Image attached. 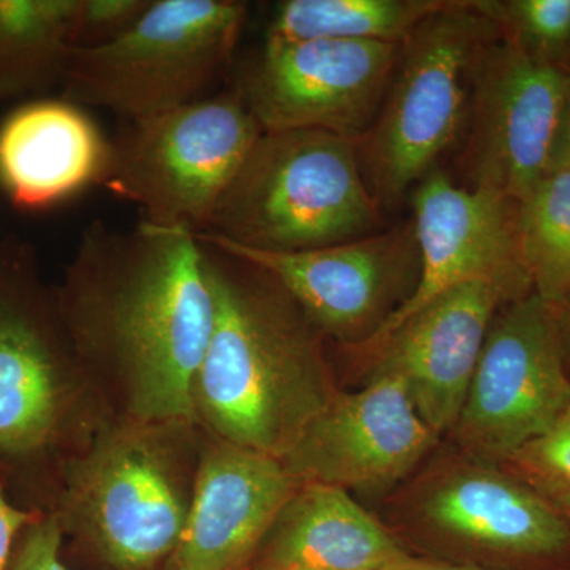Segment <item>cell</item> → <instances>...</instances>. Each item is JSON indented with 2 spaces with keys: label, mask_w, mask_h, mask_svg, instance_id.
Listing matches in <instances>:
<instances>
[{
  "label": "cell",
  "mask_w": 570,
  "mask_h": 570,
  "mask_svg": "<svg viewBox=\"0 0 570 570\" xmlns=\"http://www.w3.org/2000/svg\"><path fill=\"white\" fill-rule=\"evenodd\" d=\"M204 431L194 420L110 417L63 459L41 512L91 570H167L181 542Z\"/></svg>",
  "instance_id": "3957f363"
},
{
  "label": "cell",
  "mask_w": 570,
  "mask_h": 570,
  "mask_svg": "<svg viewBox=\"0 0 570 570\" xmlns=\"http://www.w3.org/2000/svg\"><path fill=\"white\" fill-rule=\"evenodd\" d=\"M200 243L214 322L194 379L195 422L283 460L340 392L325 337L268 272Z\"/></svg>",
  "instance_id": "7a4b0ae2"
},
{
  "label": "cell",
  "mask_w": 570,
  "mask_h": 570,
  "mask_svg": "<svg viewBox=\"0 0 570 570\" xmlns=\"http://www.w3.org/2000/svg\"><path fill=\"white\" fill-rule=\"evenodd\" d=\"M206 245L261 266L283 285L325 340L360 347L395 313L404 287L417 285L420 257L414 223L340 243L262 253L200 234Z\"/></svg>",
  "instance_id": "7c38bea8"
},
{
  "label": "cell",
  "mask_w": 570,
  "mask_h": 570,
  "mask_svg": "<svg viewBox=\"0 0 570 570\" xmlns=\"http://www.w3.org/2000/svg\"><path fill=\"white\" fill-rule=\"evenodd\" d=\"M412 204L420 257L417 285L358 348L374 346L428 303L461 284L491 281L517 299L532 292L521 257L517 202L459 186L433 168L420 181Z\"/></svg>",
  "instance_id": "4fadbf2b"
},
{
  "label": "cell",
  "mask_w": 570,
  "mask_h": 570,
  "mask_svg": "<svg viewBox=\"0 0 570 570\" xmlns=\"http://www.w3.org/2000/svg\"><path fill=\"white\" fill-rule=\"evenodd\" d=\"M2 238H3V236H2V235H0V242H2Z\"/></svg>",
  "instance_id": "d6a6232c"
},
{
  "label": "cell",
  "mask_w": 570,
  "mask_h": 570,
  "mask_svg": "<svg viewBox=\"0 0 570 570\" xmlns=\"http://www.w3.org/2000/svg\"><path fill=\"white\" fill-rule=\"evenodd\" d=\"M515 474V472H513ZM521 478V475H520ZM543 494L554 505L570 524V482L569 480L550 478H521Z\"/></svg>",
  "instance_id": "83f0119b"
},
{
  "label": "cell",
  "mask_w": 570,
  "mask_h": 570,
  "mask_svg": "<svg viewBox=\"0 0 570 570\" xmlns=\"http://www.w3.org/2000/svg\"><path fill=\"white\" fill-rule=\"evenodd\" d=\"M381 214L355 141L324 130H264L205 234L262 253H298L371 235Z\"/></svg>",
  "instance_id": "5b68a950"
},
{
  "label": "cell",
  "mask_w": 570,
  "mask_h": 570,
  "mask_svg": "<svg viewBox=\"0 0 570 570\" xmlns=\"http://www.w3.org/2000/svg\"><path fill=\"white\" fill-rule=\"evenodd\" d=\"M401 45L265 39L235 91L264 130H324L356 141L384 105Z\"/></svg>",
  "instance_id": "30bf717a"
},
{
  "label": "cell",
  "mask_w": 570,
  "mask_h": 570,
  "mask_svg": "<svg viewBox=\"0 0 570 570\" xmlns=\"http://www.w3.org/2000/svg\"><path fill=\"white\" fill-rule=\"evenodd\" d=\"M262 132L235 88L126 119L100 186L138 206L142 223L205 234Z\"/></svg>",
  "instance_id": "52a82bcc"
},
{
  "label": "cell",
  "mask_w": 570,
  "mask_h": 570,
  "mask_svg": "<svg viewBox=\"0 0 570 570\" xmlns=\"http://www.w3.org/2000/svg\"><path fill=\"white\" fill-rule=\"evenodd\" d=\"M62 550L58 521L51 513L43 512L22 531L7 570H71Z\"/></svg>",
  "instance_id": "484cf974"
},
{
  "label": "cell",
  "mask_w": 570,
  "mask_h": 570,
  "mask_svg": "<svg viewBox=\"0 0 570 570\" xmlns=\"http://www.w3.org/2000/svg\"><path fill=\"white\" fill-rule=\"evenodd\" d=\"M570 69L494 37L475 59L461 164L471 189L521 204L549 174Z\"/></svg>",
  "instance_id": "8fae6325"
},
{
  "label": "cell",
  "mask_w": 570,
  "mask_h": 570,
  "mask_svg": "<svg viewBox=\"0 0 570 570\" xmlns=\"http://www.w3.org/2000/svg\"><path fill=\"white\" fill-rule=\"evenodd\" d=\"M512 302L515 296L491 281L450 288L363 348L373 356V376L400 379L420 419L438 436L453 431L490 326Z\"/></svg>",
  "instance_id": "2e32d148"
},
{
  "label": "cell",
  "mask_w": 570,
  "mask_h": 570,
  "mask_svg": "<svg viewBox=\"0 0 570 570\" xmlns=\"http://www.w3.org/2000/svg\"><path fill=\"white\" fill-rule=\"evenodd\" d=\"M403 382L371 376L355 393L337 392L284 456L302 483L379 490L406 478L438 444Z\"/></svg>",
  "instance_id": "5bb4252c"
},
{
  "label": "cell",
  "mask_w": 570,
  "mask_h": 570,
  "mask_svg": "<svg viewBox=\"0 0 570 570\" xmlns=\"http://www.w3.org/2000/svg\"><path fill=\"white\" fill-rule=\"evenodd\" d=\"M110 419L63 325L36 247L0 242V468L41 510L56 468Z\"/></svg>",
  "instance_id": "277c9868"
},
{
  "label": "cell",
  "mask_w": 570,
  "mask_h": 570,
  "mask_svg": "<svg viewBox=\"0 0 570 570\" xmlns=\"http://www.w3.org/2000/svg\"><path fill=\"white\" fill-rule=\"evenodd\" d=\"M498 36L472 0H450L403 41L376 121L355 141L367 189L381 208L422 181L466 126L475 59Z\"/></svg>",
  "instance_id": "8992f818"
},
{
  "label": "cell",
  "mask_w": 570,
  "mask_h": 570,
  "mask_svg": "<svg viewBox=\"0 0 570 570\" xmlns=\"http://www.w3.org/2000/svg\"><path fill=\"white\" fill-rule=\"evenodd\" d=\"M55 294L110 417L195 422L194 379L214 322L197 234L148 223L121 230L96 220Z\"/></svg>",
  "instance_id": "6da1fadb"
},
{
  "label": "cell",
  "mask_w": 570,
  "mask_h": 570,
  "mask_svg": "<svg viewBox=\"0 0 570 570\" xmlns=\"http://www.w3.org/2000/svg\"><path fill=\"white\" fill-rule=\"evenodd\" d=\"M551 168H570V86L554 141L550 170Z\"/></svg>",
  "instance_id": "f1b7e54d"
},
{
  "label": "cell",
  "mask_w": 570,
  "mask_h": 570,
  "mask_svg": "<svg viewBox=\"0 0 570 570\" xmlns=\"http://www.w3.org/2000/svg\"><path fill=\"white\" fill-rule=\"evenodd\" d=\"M568 67L570 69V41H569V51H568Z\"/></svg>",
  "instance_id": "1f68e13d"
},
{
  "label": "cell",
  "mask_w": 570,
  "mask_h": 570,
  "mask_svg": "<svg viewBox=\"0 0 570 570\" xmlns=\"http://www.w3.org/2000/svg\"><path fill=\"white\" fill-rule=\"evenodd\" d=\"M448 0H284L266 29L269 40L403 43Z\"/></svg>",
  "instance_id": "44dd1931"
},
{
  "label": "cell",
  "mask_w": 570,
  "mask_h": 570,
  "mask_svg": "<svg viewBox=\"0 0 570 570\" xmlns=\"http://www.w3.org/2000/svg\"><path fill=\"white\" fill-rule=\"evenodd\" d=\"M407 551L348 491L303 483L250 570H382Z\"/></svg>",
  "instance_id": "d6986e66"
},
{
  "label": "cell",
  "mask_w": 570,
  "mask_h": 570,
  "mask_svg": "<svg viewBox=\"0 0 570 570\" xmlns=\"http://www.w3.org/2000/svg\"><path fill=\"white\" fill-rule=\"evenodd\" d=\"M558 322H560V335L562 351H564L566 365L570 363V295L558 306Z\"/></svg>",
  "instance_id": "4dcf8cb0"
},
{
  "label": "cell",
  "mask_w": 570,
  "mask_h": 570,
  "mask_svg": "<svg viewBox=\"0 0 570 570\" xmlns=\"http://www.w3.org/2000/svg\"><path fill=\"white\" fill-rule=\"evenodd\" d=\"M302 485L283 460L204 431L189 515L167 570L253 569L277 517Z\"/></svg>",
  "instance_id": "e0dca14e"
},
{
  "label": "cell",
  "mask_w": 570,
  "mask_h": 570,
  "mask_svg": "<svg viewBox=\"0 0 570 570\" xmlns=\"http://www.w3.org/2000/svg\"><path fill=\"white\" fill-rule=\"evenodd\" d=\"M472 6L528 58L568 67L570 0H472Z\"/></svg>",
  "instance_id": "603a6c76"
},
{
  "label": "cell",
  "mask_w": 570,
  "mask_h": 570,
  "mask_svg": "<svg viewBox=\"0 0 570 570\" xmlns=\"http://www.w3.org/2000/svg\"><path fill=\"white\" fill-rule=\"evenodd\" d=\"M41 510L26 508L11 498L9 478L0 468V570L9 569L11 554L22 531L39 519Z\"/></svg>",
  "instance_id": "4316f807"
},
{
  "label": "cell",
  "mask_w": 570,
  "mask_h": 570,
  "mask_svg": "<svg viewBox=\"0 0 570 570\" xmlns=\"http://www.w3.org/2000/svg\"><path fill=\"white\" fill-rule=\"evenodd\" d=\"M569 404L558 306L531 292L494 317L453 433L478 459L505 463Z\"/></svg>",
  "instance_id": "9c48e42d"
},
{
  "label": "cell",
  "mask_w": 570,
  "mask_h": 570,
  "mask_svg": "<svg viewBox=\"0 0 570 570\" xmlns=\"http://www.w3.org/2000/svg\"><path fill=\"white\" fill-rule=\"evenodd\" d=\"M110 140L81 105L37 99L0 124V189L22 212L61 204L102 184Z\"/></svg>",
  "instance_id": "ac0fdd59"
},
{
  "label": "cell",
  "mask_w": 570,
  "mask_h": 570,
  "mask_svg": "<svg viewBox=\"0 0 570 570\" xmlns=\"http://www.w3.org/2000/svg\"><path fill=\"white\" fill-rule=\"evenodd\" d=\"M78 0H0V105L62 86Z\"/></svg>",
  "instance_id": "ffe728a7"
},
{
  "label": "cell",
  "mask_w": 570,
  "mask_h": 570,
  "mask_svg": "<svg viewBox=\"0 0 570 570\" xmlns=\"http://www.w3.org/2000/svg\"><path fill=\"white\" fill-rule=\"evenodd\" d=\"M519 236L532 292L560 306L570 295V168H551L519 204Z\"/></svg>",
  "instance_id": "7402d4cb"
},
{
  "label": "cell",
  "mask_w": 570,
  "mask_h": 570,
  "mask_svg": "<svg viewBox=\"0 0 570 570\" xmlns=\"http://www.w3.org/2000/svg\"><path fill=\"white\" fill-rule=\"evenodd\" d=\"M247 11L238 0H153L118 39L73 48L66 99L124 121L202 99L234 58Z\"/></svg>",
  "instance_id": "ba28073f"
},
{
  "label": "cell",
  "mask_w": 570,
  "mask_h": 570,
  "mask_svg": "<svg viewBox=\"0 0 570 570\" xmlns=\"http://www.w3.org/2000/svg\"><path fill=\"white\" fill-rule=\"evenodd\" d=\"M505 463L521 478H550L570 482V404L549 433L521 449Z\"/></svg>",
  "instance_id": "d4e9b609"
},
{
  "label": "cell",
  "mask_w": 570,
  "mask_h": 570,
  "mask_svg": "<svg viewBox=\"0 0 570 570\" xmlns=\"http://www.w3.org/2000/svg\"><path fill=\"white\" fill-rule=\"evenodd\" d=\"M153 0H78L73 47L96 48L118 39L140 20Z\"/></svg>",
  "instance_id": "cb8c5ba5"
},
{
  "label": "cell",
  "mask_w": 570,
  "mask_h": 570,
  "mask_svg": "<svg viewBox=\"0 0 570 570\" xmlns=\"http://www.w3.org/2000/svg\"><path fill=\"white\" fill-rule=\"evenodd\" d=\"M419 519L439 535L523 570H570V524L512 471L456 463L417 499Z\"/></svg>",
  "instance_id": "9a60e30c"
},
{
  "label": "cell",
  "mask_w": 570,
  "mask_h": 570,
  "mask_svg": "<svg viewBox=\"0 0 570 570\" xmlns=\"http://www.w3.org/2000/svg\"><path fill=\"white\" fill-rule=\"evenodd\" d=\"M382 570H483L472 568V566L453 564L448 561L425 560V558H415L411 554H404L400 560L393 561L387 568Z\"/></svg>",
  "instance_id": "f546056e"
}]
</instances>
